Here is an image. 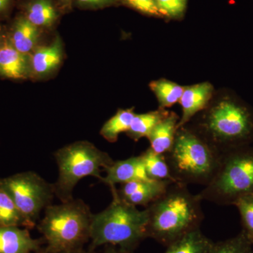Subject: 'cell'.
Segmentation results:
<instances>
[{
	"label": "cell",
	"instance_id": "6da1fadb",
	"mask_svg": "<svg viewBox=\"0 0 253 253\" xmlns=\"http://www.w3.org/2000/svg\"><path fill=\"white\" fill-rule=\"evenodd\" d=\"M201 201L187 186L171 184L159 199L146 208L149 216L147 238L168 247L199 229L204 220Z\"/></svg>",
	"mask_w": 253,
	"mask_h": 253
},
{
	"label": "cell",
	"instance_id": "7a4b0ae2",
	"mask_svg": "<svg viewBox=\"0 0 253 253\" xmlns=\"http://www.w3.org/2000/svg\"><path fill=\"white\" fill-rule=\"evenodd\" d=\"M201 113L193 129L221 154L253 141V111L234 96L212 100Z\"/></svg>",
	"mask_w": 253,
	"mask_h": 253
},
{
	"label": "cell",
	"instance_id": "3957f363",
	"mask_svg": "<svg viewBox=\"0 0 253 253\" xmlns=\"http://www.w3.org/2000/svg\"><path fill=\"white\" fill-rule=\"evenodd\" d=\"M111 191V204L101 212L92 214L90 249L112 245L131 253L147 238V210L139 211L126 204L118 196L116 188Z\"/></svg>",
	"mask_w": 253,
	"mask_h": 253
},
{
	"label": "cell",
	"instance_id": "277c9868",
	"mask_svg": "<svg viewBox=\"0 0 253 253\" xmlns=\"http://www.w3.org/2000/svg\"><path fill=\"white\" fill-rule=\"evenodd\" d=\"M176 183L207 186L215 175L221 154L193 128H178L171 149L165 154Z\"/></svg>",
	"mask_w": 253,
	"mask_h": 253
},
{
	"label": "cell",
	"instance_id": "5b68a950",
	"mask_svg": "<svg viewBox=\"0 0 253 253\" xmlns=\"http://www.w3.org/2000/svg\"><path fill=\"white\" fill-rule=\"evenodd\" d=\"M89 206L80 199L50 205L38 224V230L49 253H63L83 249L90 239L91 217Z\"/></svg>",
	"mask_w": 253,
	"mask_h": 253
},
{
	"label": "cell",
	"instance_id": "8992f818",
	"mask_svg": "<svg viewBox=\"0 0 253 253\" xmlns=\"http://www.w3.org/2000/svg\"><path fill=\"white\" fill-rule=\"evenodd\" d=\"M253 194V149L242 146L222 153L217 172L199 193L202 201L234 206L238 200Z\"/></svg>",
	"mask_w": 253,
	"mask_h": 253
},
{
	"label": "cell",
	"instance_id": "52a82bcc",
	"mask_svg": "<svg viewBox=\"0 0 253 253\" xmlns=\"http://www.w3.org/2000/svg\"><path fill=\"white\" fill-rule=\"evenodd\" d=\"M54 158L59 177L53 185L55 196L61 203L73 199V190L82 179L86 176L101 179V171L114 162L107 153L86 141H78L58 150Z\"/></svg>",
	"mask_w": 253,
	"mask_h": 253
},
{
	"label": "cell",
	"instance_id": "ba28073f",
	"mask_svg": "<svg viewBox=\"0 0 253 253\" xmlns=\"http://www.w3.org/2000/svg\"><path fill=\"white\" fill-rule=\"evenodd\" d=\"M0 181L21 214L23 227L29 230L33 229L42 211L51 205L55 196L54 185L32 171L18 173Z\"/></svg>",
	"mask_w": 253,
	"mask_h": 253
},
{
	"label": "cell",
	"instance_id": "9c48e42d",
	"mask_svg": "<svg viewBox=\"0 0 253 253\" xmlns=\"http://www.w3.org/2000/svg\"><path fill=\"white\" fill-rule=\"evenodd\" d=\"M172 183L171 181L152 179L129 181L121 184L117 194L126 204L146 208L159 199Z\"/></svg>",
	"mask_w": 253,
	"mask_h": 253
},
{
	"label": "cell",
	"instance_id": "30bf717a",
	"mask_svg": "<svg viewBox=\"0 0 253 253\" xmlns=\"http://www.w3.org/2000/svg\"><path fill=\"white\" fill-rule=\"evenodd\" d=\"M214 87L208 82L184 86L179 104L182 108V116L178 128L185 126L198 114L208 107L212 100Z\"/></svg>",
	"mask_w": 253,
	"mask_h": 253
},
{
	"label": "cell",
	"instance_id": "8fae6325",
	"mask_svg": "<svg viewBox=\"0 0 253 253\" xmlns=\"http://www.w3.org/2000/svg\"><path fill=\"white\" fill-rule=\"evenodd\" d=\"M106 175L102 176L100 181L113 189L116 184H123L133 181L151 180L146 174L141 156H133L123 160L114 161L104 169Z\"/></svg>",
	"mask_w": 253,
	"mask_h": 253
},
{
	"label": "cell",
	"instance_id": "7c38bea8",
	"mask_svg": "<svg viewBox=\"0 0 253 253\" xmlns=\"http://www.w3.org/2000/svg\"><path fill=\"white\" fill-rule=\"evenodd\" d=\"M43 239H33L29 229L0 226V253H33L41 251Z\"/></svg>",
	"mask_w": 253,
	"mask_h": 253
},
{
	"label": "cell",
	"instance_id": "4fadbf2b",
	"mask_svg": "<svg viewBox=\"0 0 253 253\" xmlns=\"http://www.w3.org/2000/svg\"><path fill=\"white\" fill-rule=\"evenodd\" d=\"M31 71V57L27 54L18 51L11 43H5L0 47V76L23 79Z\"/></svg>",
	"mask_w": 253,
	"mask_h": 253
},
{
	"label": "cell",
	"instance_id": "5bb4252c",
	"mask_svg": "<svg viewBox=\"0 0 253 253\" xmlns=\"http://www.w3.org/2000/svg\"><path fill=\"white\" fill-rule=\"evenodd\" d=\"M179 119L178 115L170 112L156 125L147 138L150 148L160 154H166L172 148Z\"/></svg>",
	"mask_w": 253,
	"mask_h": 253
},
{
	"label": "cell",
	"instance_id": "9a60e30c",
	"mask_svg": "<svg viewBox=\"0 0 253 253\" xmlns=\"http://www.w3.org/2000/svg\"><path fill=\"white\" fill-rule=\"evenodd\" d=\"M23 11V16L39 28L51 27L59 16L54 0H26Z\"/></svg>",
	"mask_w": 253,
	"mask_h": 253
},
{
	"label": "cell",
	"instance_id": "2e32d148",
	"mask_svg": "<svg viewBox=\"0 0 253 253\" xmlns=\"http://www.w3.org/2000/svg\"><path fill=\"white\" fill-rule=\"evenodd\" d=\"M62 59V46L59 40L49 46L36 49L31 57V71L36 76H44L54 71Z\"/></svg>",
	"mask_w": 253,
	"mask_h": 253
},
{
	"label": "cell",
	"instance_id": "e0dca14e",
	"mask_svg": "<svg viewBox=\"0 0 253 253\" xmlns=\"http://www.w3.org/2000/svg\"><path fill=\"white\" fill-rule=\"evenodd\" d=\"M39 36L40 28L21 14L13 24L10 43L18 51L28 54L36 46Z\"/></svg>",
	"mask_w": 253,
	"mask_h": 253
},
{
	"label": "cell",
	"instance_id": "ac0fdd59",
	"mask_svg": "<svg viewBox=\"0 0 253 253\" xmlns=\"http://www.w3.org/2000/svg\"><path fill=\"white\" fill-rule=\"evenodd\" d=\"M213 243L199 228L168 246L165 253H208Z\"/></svg>",
	"mask_w": 253,
	"mask_h": 253
},
{
	"label": "cell",
	"instance_id": "d6986e66",
	"mask_svg": "<svg viewBox=\"0 0 253 253\" xmlns=\"http://www.w3.org/2000/svg\"><path fill=\"white\" fill-rule=\"evenodd\" d=\"M169 113L167 110L159 108L156 111L135 114L129 130L126 132V134L134 141L147 137L156 125L166 118Z\"/></svg>",
	"mask_w": 253,
	"mask_h": 253
},
{
	"label": "cell",
	"instance_id": "ffe728a7",
	"mask_svg": "<svg viewBox=\"0 0 253 253\" xmlns=\"http://www.w3.org/2000/svg\"><path fill=\"white\" fill-rule=\"evenodd\" d=\"M146 174L152 180H168L176 183L164 154L155 152L151 148L140 155Z\"/></svg>",
	"mask_w": 253,
	"mask_h": 253
},
{
	"label": "cell",
	"instance_id": "44dd1931",
	"mask_svg": "<svg viewBox=\"0 0 253 253\" xmlns=\"http://www.w3.org/2000/svg\"><path fill=\"white\" fill-rule=\"evenodd\" d=\"M149 86L157 98L159 108L165 109L179 102L184 89V86L165 78L151 82Z\"/></svg>",
	"mask_w": 253,
	"mask_h": 253
},
{
	"label": "cell",
	"instance_id": "7402d4cb",
	"mask_svg": "<svg viewBox=\"0 0 253 253\" xmlns=\"http://www.w3.org/2000/svg\"><path fill=\"white\" fill-rule=\"evenodd\" d=\"M135 114L134 108L119 110L103 126L100 131L101 136L109 142H116L120 134L129 130Z\"/></svg>",
	"mask_w": 253,
	"mask_h": 253
},
{
	"label": "cell",
	"instance_id": "603a6c76",
	"mask_svg": "<svg viewBox=\"0 0 253 253\" xmlns=\"http://www.w3.org/2000/svg\"><path fill=\"white\" fill-rule=\"evenodd\" d=\"M0 226H23V219L0 181Z\"/></svg>",
	"mask_w": 253,
	"mask_h": 253
},
{
	"label": "cell",
	"instance_id": "cb8c5ba5",
	"mask_svg": "<svg viewBox=\"0 0 253 253\" xmlns=\"http://www.w3.org/2000/svg\"><path fill=\"white\" fill-rule=\"evenodd\" d=\"M208 253H253V244L241 231L230 239L213 243Z\"/></svg>",
	"mask_w": 253,
	"mask_h": 253
},
{
	"label": "cell",
	"instance_id": "d4e9b609",
	"mask_svg": "<svg viewBox=\"0 0 253 253\" xmlns=\"http://www.w3.org/2000/svg\"><path fill=\"white\" fill-rule=\"evenodd\" d=\"M234 206L241 216L242 231L251 241L253 239V194L241 198Z\"/></svg>",
	"mask_w": 253,
	"mask_h": 253
},
{
	"label": "cell",
	"instance_id": "484cf974",
	"mask_svg": "<svg viewBox=\"0 0 253 253\" xmlns=\"http://www.w3.org/2000/svg\"><path fill=\"white\" fill-rule=\"evenodd\" d=\"M162 16L169 18H180L186 8L187 0H156Z\"/></svg>",
	"mask_w": 253,
	"mask_h": 253
},
{
	"label": "cell",
	"instance_id": "4316f807",
	"mask_svg": "<svg viewBox=\"0 0 253 253\" xmlns=\"http://www.w3.org/2000/svg\"><path fill=\"white\" fill-rule=\"evenodd\" d=\"M123 2L142 14L152 16H162L156 0H123Z\"/></svg>",
	"mask_w": 253,
	"mask_h": 253
},
{
	"label": "cell",
	"instance_id": "83f0119b",
	"mask_svg": "<svg viewBox=\"0 0 253 253\" xmlns=\"http://www.w3.org/2000/svg\"><path fill=\"white\" fill-rule=\"evenodd\" d=\"M117 0H76V3L83 8H101L112 5Z\"/></svg>",
	"mask_w": 253,
	"mask_h": 253
},
{
	"label": "cell",
	"instance_id": "f1b7e54d",
	"mask_svg": "<svg viewBox=\"0 0 253 253\" xmlns=\"http://www.w3.org/2000/svg\"><path fill=\"white\" fill-rule=\"evenodd\" d=\"M14 0H0V13H5L9 9Z\"/></svg>",
	"mask_w": 253,
	"mask_h": 253
},
{
	"label": "cell",
	"instance_id": "f546056e",
	"mask_svg": "<svg viewBox=\"0 0 253 253\" xmlns=\"http://www.w3.org/2000/svg\"><path fill=\"white\" fill-rule=\"evenodd\" d=\"M104 253H131L126 252V251L119 249L116 246H112V245H107L106 250Z\"/></svg>",
	"mask_w": 253,
	"mask_h": 253
},
{
	"label": "cell",
	"instance_id": "4dcf8cb0",
	"mask_svg": "<svg viewBox=\"0 0 253 253\" xmlns=\"http://www.w3.org/2000/svg\"><path fill=\"white\" fill-rule=\"evenodd\" d=\"M60 4L62 5L63 7H67L72 4L73 1H76V0H57Z\"/></svg>",
	"mask_w": 253,
	"mask_h": 253
},
{
	"label": "cell",
	"instance_id": "1f68e13d",
	"mask_svg": "<svg viewBox=\"0 0 253 253\" xmlns=\"http://www.w3.org/2000/svg\"><path fill=\"white\" fill-rule=\"evenodd\" d=\"M93 250H89V251H84L83 249L76 250V251H69L63 253H92Z\"/></svg>",
	"mask_w": 253,
	"mask_h": 253
},
{
	"label": "cell",
	"instance_id": "d6a6232c",
	"mask_svg": "<svg viewBox=\"0 0 253 253\" xmlns=\"http://www.w3.org/2000/svg\"><path fill=\"white\" fill-rule=\"evenodd\" d=\"M33 253H49L46 252L45 251H38V252Z\"/></svg>",
	"mask_w": 253,
	"mask_h": 253
},
{
	"label": "cell",
	"instance_id": "836d02e7",
	"mask_svg": "<svg viewBox=\"0 0 253 253\" xmlns=\"http://www.w3.org/2000/svg\"><path fill=\"white\" fill-rule=\"evenodd\" d=\"M251 242H252L253 248V239L252 240H251Z\"/></svg>",
	"mask_w": 253,
	"mask_h": 253
}]
</instances>
